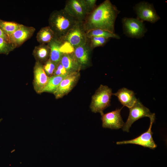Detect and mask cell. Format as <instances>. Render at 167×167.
<instances>
[{"instance_id": "cell-1", "label": "cell", "mask_w": 167, "mask_h": 167, "mask_svg": "<svg viewBox=\"0 0 167 167\" xmlns=\"http://www.w3.org/2000/svg\"><path fill=\"white\" fill-rule=\"evenodd\" d=\"M119 12L110 0L104 1L88 14L84 21L86 32L100 29L114 33L115 22Z\"/></svg>"}, {"instance_id": "cell-13", "label": "cell", "mask_w": 167, "mask_h": 167, "mask_svg": "<svg viewBox=\"0 0 167 167\" xmlns=\"http://www.w3.org/2000/svg\"><path fill=\"white\" fill-rule=\"evenodd\" d=\"M35 31V29L33 27L22 25L16 31L8 36L9 42L15 48L22 45L29 38Z\"/></svg>"}, {"instance_id": "cell-6", "label": "cell", "mask_w": 167, "mask_h": 167, "mask_svg": "<svg viewBox=\"0 0 167 167\" xmlns=\"http://www.w3.org/2000/svg\"><path fill=\"white\" fill-rule=\"evenodd\" d=\"M130 112L128 119L122 127L123 131L128 132L132 124L138 119L144 117L150 119L155 117L154 113H152L149 109L144 106L139 99L134 105L129 108Z\"/></svg>"}, {"instance_id": "cell-14", "label": "cell", "mask_w": 167, "mask_h": 167, "mask_svg": "<svg viewBox=\"0 0 167 167\" xmlns=\"http://www.w3.org/2000/svg\"><path fill=\"white\" fill-rule=\"evenodd\" d=\"M92 50L90 47L88 40L85 44L74 48L73 53L81 69L89 65Z\"/></svg>"}, {"instance_id": "cell-9", "label": "cell", "mask_w": 167, "mask_h": 167, "mask_svg": "<svg viewBox=\"0 0 167 167\" xmlns=\"http://www.w3.org/2000/svg\"><path fill=\"white\" fill-rule=\"evenodd\" d=\"M155 117L150 119V122L148 129L140 135L134 139L129 140L117 142V144H133L148 148L151 149H154L157 147L152 137L153 133L152 127L153 123L155 120Z\"/></svg>"}, {"instance_id": "cell-28", "label": "cell", "mask_w": 167, "mask_h": 167, "mask_svg": "<svg viewBox=\"0 0 167 167\" xmlns=\"http://www.w3.org/2000/svg\"><path fill=\"white\" fill-rule=\"evenodd\" d=\"M0 37L3 38L7 41L9 42V39L8 36L0 28Z\"/></svg>"}, {"instance_id": "cell-18", "label": "cell", "mask_w": 167, "mask_h": 167, "mask_svg": "<svg viewBox=\"0 0 167 167\" xmlns=\"http://www.w3.org/2000/svg\"><path fill=\"white\" fill-rule=\"evenodd\" d=\"M50 53V47L48 44H40L35 47L33 54L36 61L42 64L49 59Z\"/></svg>"}, {"instance_id": "cell-5", "label": "cell", "mask_w": 167, "mask_h": 167, "mask_svg": "<svg viewBox=\"0 0 167 167\" xmlns=\"http://www.w3.org/2000/svg\"><path fill=\"white\" fill-rule=\"evenodd\" d=\"M122 23L124 33L129 37L141 38L147 31L143 21L137 18L124 17Z\"/></svg>"}, {"instance_id": "cell-8", "label": "cell", "mask_w": 167, "mask_h": 167, "mask_svg": "<svg viewBox=\"0 0 167 167\" xmlns=\"http://www.w3.org/2000/svg\"><path fill=\"white\" fill-rule=\"evenodd\" d=\"M63 9L79 21L84 22L88 15L84 0L67 1Z\"/></svg>"}, {"instance_id": "cell-3", "label": "cell", "mask_w": 167, "mask_h": 167, "mask_svg": "<svg viewBox=\"0 0 167 167\" xmlns=\"http://www.w3.org/2000/svg\"><path fill=\"white\" fill-rule=\"evenodd\" d=\"M112 89L108 86L101 85L92 97L90 106L92 112L103 113V111L110 105Z\"/></svg>"}, {"instance_id": "cell-4", "label": "cell", "mask_w": 167, "mask_h": 167, "mask_svg": "<svg viewBox=\"0 0 167 167\" xmlns=\"http://www.w3.org/2000/svg\"><path fill=\"white\" fill-rule=\"evenodd\" d=\"M88 40L84 22L78 21L61 40L74 48L85 44Z\"/></svg>"}, {"instance_id": "cell-25", "label": "cell", "mask_w": 167, "mask_h": 167, "mask_svg": "<svg viewBox=\"0 0 167 167\" xmlns=\"http://www.w3.org/2000/svg\"><path fill=\"white\" fill-rule=\"evenodd\" d=\"M57 64L51 61L49 59L43 65L44 69L46 73L48 75L53 74Z\"/></svg>"}, {"instance_id": "cell-20", "label": "cell", "mask_w": 167, "mask_h": 167, "mask_svg": "<svg viewBox=\"0 0 167 167\" xmlns=\"http://www.w3.org/2000/svg\"><path fill=\"white\" fill-rule=\"evenodd\" d=\"M68 74L53 75L49 77L48 83L43 90L42 93L48 92L54 93L57 89L62 81Z\"/></svg>"}, {"instance_id": "cell-15", "label": "cell", "mask_w": 167, "mask_h": 167, "mask_svg": "<svg viewBox=\"0 0 167 167\" xmlns=\"http://www.w3.org/2000/svg\"><path fill=\"white\" fill-rule=\"evenodd\" d=\"M113 95L116 96L124 106L129 108L131 107L137 100L134 92L125 88L119 89L116 93H113Z\"/></svg>"}, {"instance_id": "cell-12", "label": "cell", "mask_w": 167, "mask_h": 167, "mask_svg": "<svg viewBox=\"0 0 167 167\" xmlns=\"http://www.w3.org/2000/svg\"><path fill=\"white\" fill-rule=\"evenodd\" d=\"M33 72V85L34 89L37 93H42L48 83L49 77L47 76L42 64L38 62H36Z\"/></svg>"}, {"instance_id": "cell-7", "label": "cell", "mask_w": 167, "mask_h": 167, "mask_svg": "<svg viewBox=\"0 0 167 167\" xmlns=\"http://www.w3.org/2000/svg\"><path fill=\"white\" fill-rule=\"evenodd\" d=\"M134 9L140 20L155 23L160 19L152 4L143 1L136 4Z\"/></svg>"}, {"instance_id": "cell-2", "label": "cell", "mask_w": 167, "mask_h": 167, "mask_svg": "<svg viewBox=\"0 0 167 167\" xmlns=\"http://www.w3.org/2000/svg\"><path fill=\"white\" fill-rule=\"evenodd\" d=\"M78 21L63 9L51 13L49 26L54 32L55 38L62 40Z\"/></svg>"}, {"instance_id": "cell-16", "label": "cell", "mask_w": 167, "mask_h": 167, "mask_svg": "<svg viewBox=\"0 0 167 167\" xmlns=\"http://www.w3.org/2000/svg\"><path fill=\"white\" fill-rule=\"evenodd\" d=\"M60 62L69 74L79 72L81 69L73 52L64 54Z\"/></svg>"}, {"instance_id": "cell-10", "label": "cell", "mask_w": 167, "mask_h": 167, "mask_svg": "<svg viewBox=\"0 0 167 167\" xmlns=\"http://www.w3.org/2000/svg\"><path fill=\"white\" fill-rule=\"evenodd\" d=\"M79 76V72H75L69 74L63 79L53 93L56 98H61L69 93L76 84Z\"/></svg>"}, {"instance_id": "cell-17", "label": "cell", "mask_w": 167, "mask_h": 167, "mask_svg": "<svg viewBox=\"0 0 167 167\" xmlns=\"http://www.w3.org/2000/svg\"><path fill=\"white\" fill-rule=\"evenodd\" d=\"M63 42L62 40L55 38L48 44L50 49L49 59L56 64L60 62L64 54L61 50Z\"/></svg>"}, {"instance_id": "cell-24", "label": "cell", "mask_w": 167, "mask_h": 167, "mask_svg": "<svg viewBox=\"0 0 167 167\" xmlns=\"http://www.w3.org/2000/svg\"><path fill=\"white\" fill-rule=\"evenodd\" d=\"M15 48L12 44L0 37V54L8 55Z\"/></svg>"}, {"instance_id": "cell-26", "label": "cell", "mask_w": 167, "mask_h": 167, "mask_svg": "<svg viewBox=\"0 0 167 167\" xmlns=\"http://www.w3.org/2000/svg\"><path fill=\"white\" fill-rule=\"evenodd\" d=\"M66 69L60 62L56 65L53 75H59L68 74Z\"/></svg>"}, {"instance_id": "cell-29", "label": "cell", "mask_w": 167, "mask_h": 167, "mask_svg": "<svg viewBox=\"0 0 167 167\" xmlns=\"http://www.w3.org/2000/svg\"><path fill=\"white\" fill-rule=\"evenodd\" d=\"M15 149H13V150H12V151H11V153H12V152H14L15 151Z\"/></svg>"}, {"instance_id": "cell-27", "label": "cell", "mask_w": 167, "mask_h": 167, "mask_svg": "<svg viewBox=\"0 0 167 167\" xmlns=\"http://www.w3.org/2000/svg\"><path fill=\"white\" fill-rule=\"evenodd\" d=\"M88 15L95 8L96 0H84Z\"/></svg>"}, {"instance_id": "cell-22", "label": "cell", "mask_w": 167, "mask_h": 167, "mask_svg": "<svg viewBox=\"0 0 167 167\" xmlns=\"http://www.w3.org/2000/svg\"><path fill=\"white\" fill-rule=\"evenodd\" d=\"M21 25L14 22L5 21L0 19V28L8 36L18 29Z\"/></svg>"}, {"instance_id": "cell-23", "label": "cell", "mask_w": 167, "mask_h": 167, "mask_svg": "<svg viewBox=\"0 0 167 167\" xmlns=\"http://www.w3.org/2000/svg\"><path fill=\"white\" fill-rule=\"evenodd\" d=\"M88 38L90 47L92 50L96 47L104 46L109 40L97 36H92Z\"/></svg>"}, {"instance_id": "cell-19", "label": "cell", "mask_w": 167, "mask_h": 167, "mask_svg": "<svg viewBox=\"0 0 167 167\" xmlns=\"http://www.w3.org/2000/svg\"><path fill=\"white\" fill-rule=\"evenodd\" d=\"M37 40L41 44H48L55 38L54 32L49 26L42 28L37 33Z\"/></svg>"}, {"instance_id": "cell-11", "label": "cell", "mask_w": 167, "mask_h": 167, "mask_svg": "<svg viewBox=\"0 0 167 167\" xmlns=\"http://www.w3.org/2000/svg\"><path fill=\"white\" fill-rule=\"evenodd\" d=\"M122 108L101 114L102 127L111 129H118L122 128L124 123L120 114Z\"/></svg>"}, {"instance_id": "cell-21", "label": "cell", "mask_w": 167, "mask_h": 167, "mask_svg": "<svg viewBox=\"0 0 167 167\" xmlns=\"http://www.w3.org/2000/svg\"><path fill=\"white\" fill-rule=\"evenodd\" d=\"M86 35L88 38L92 36H97L108 39L113 38L119 39L120 38L119 36L115 33L100 29H94L88 30L86 32Z\"/></svg>"}]
</instances>
